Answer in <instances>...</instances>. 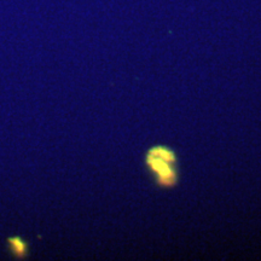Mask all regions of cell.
<instances>
[{
    "mask_svg": "<svg viewBox=\"0 0 261 261\" xmlns=\"http://www.w3.org/2000/svg\"><path fill=\"white\" fill-rule=\"evenodd\" d=\"M9 242L14 247L12 249L16 250L17 255H23L25 252V246L21 240H18V238H11V240H9Z\"/></svg>",
    "mask_w": 261,
    "mask_h": 261,
    "instance_id": "2",
    "label": "cell"
},
{
    "mask_svg": "<svg viewBox=\"0 0 261 261\" xmlns=\"http://www.w3.org/2000/svg\"><path fill=\"white\" fill-rule=\"evenodd\" d=\"M146 163L149 168L156 175L159 184L163 187H171L177 181V171H175V154L167 148L151 149L146 156Z\"/></svg>",
    "mask_w": 261,
    "mask_h": 261,
    "instance_id": "1",
    "label": "cell"
}]
</instances>
